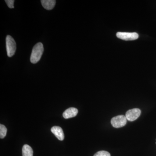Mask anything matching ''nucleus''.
Wrapping results in <instances>:
<instances>
[{"label": "nucleus", "instance_id": "obj_6", "mask_svg": "<svg viewBox=\"0 0 156 156\" xmlns=\"http://www.w3.org/2000/svg\"><path fill=\"white\" fill-rule=\"evenodd\" d=\"M51 131L59 140H63L64 139V134L61 127L53 126L51 129Z\"/></svg>", "mask_w": 156, "mask_h": 156}, {"label": "nucleus", "instance_id": "obj_1", "mask_svg": "<svg viewBox=\"0 0 156 156\" xmlns=\"http://www.w3.org/2000/svg\"><path fill=\"white\" fill-rule=\"evenodd\" d=\"M44 51V46L41 43H38L34 46L30 56V62L33 64L38 62L41 58Z\"/></svg>", "mask_w": 156, "mask_h": 156}, {"label": "nucleus", "instance_id": "obj_5", "mask_svg": "<svg viewBox=\"0 0 156 156\" xmlns=\"http://www.w3.org/2000/svg\"><path fill=\"white\" fill-rule=\"evenodd\" d=\"M141 114V111L139 108H135L129 110L126 112V116L128 121L133 122L139 118Z\"/></svg>", "mask_w": 156, "mask_h": 156}, {"label": "nucleus", "instance_id": "obj_10", "mask_svg": "<svg viewBox=\"0 0 156 156\" xmlns=\"http://www.w3.org/2000/svg\"><path fill=\"white\" fill-rule=\"evenodd\" d=\"M7 129L5 126L1 124L0 125V138H4L7 134Z\"/></svg>", "mask_w": 156, "mask_h": 156}, {"label": "nucleus", "instance_id": "obj_7", "mask_svg": "<svg viewBox=\"0 0 156 156\" xmlns=\"http://www.w3.org/2000/svg\"><path fill=\"white\" fill-rule=\"evenodd\" d=\"M78 110L75 108H70L66 109L63 112V117L64 119H68L70 118H73L77 115Z\"/></svg>", "mask_w": 156, "mask_h": 156}, {"label": "nucleus", "instance_id": "obj_8", "mask_svg": "<svg viewBox=\"0 0 156 156\" xmlns=\"http://www.w3.org/2000/svg\"><path fill=\"white\" fill-rule=\"evenodd\" d=\"M41 3L45 9L51 10L55 7L56 1L55 0H41Z\"/></svg>", "mask_w": 156, "mask_h": 156}, {"label": "nucleus", "instance_id": "obj_4", "mask_svg": "<svg viewBox=\"0 0 156 156\" xmlns=\"http://www.w3.org/2000/svg\"><path fill=\"white\" fill-rule=\"evenodd\" d=\"M117 37L124 41H134L138 38L139 35L136 33L122 32H119L116 34Z\"/></svg>", "mask_w": 156, "mask_h": 156}, {"label": "nucleus", "instance_id": "obj_9", "mask_svg": "<svg viewBox=\"0 0 156 156\" xmlns=\"http://www.w3.org/2000/svg\"><path fill=\"white\" fill-rule=\"evenodd\" d=\"M23 156H33V151L30 146L27 144L23 145L22 148Z\"/></svg>", "mask_w": 156, "mask_h": 156}, {"label": "nucleus", "instance_id": "obj_11", "mask_svg": "<svg viewBox=\"0 0 156 156\" xmlns=\"http://www.w3.org/2000/svg\"><path fill=\"white\" fill-rule=\"evenodd\" d=\"M94 156H111V154L106 151H101L98 152Z\"/></svg>", "mask_w": 156, "mask_h": 156}, {"label": "nucleus", "instance_id": "obj_3", "mask_svg": "<svg viewBox=\"0 0 156 156\" xmlns=\"http://www.w3.org/2000/svg\"><path fill=\"white\" fill-rule=\"evenodd\" d=\"M127 119L126 116L120 115L113 117L111 121L112 126L115 128H120L126 126Z\"/></svg>", "mask_w": 156, "mask_h": 156}, {"label": "nucleus", "instance_id": "obj_2", "mask_svg": "<svg viewBox=\"0 0 156 156\" xmlns=\"http://www.w3.org/2000/svg\"><path fill=\"white\" fill-rule=\"evenodd\" d=\"M6 44L7 55L9 57H12L16 52V42L12 37L8 35L6 38Z\"/></svg>", "mask_w": 156, "mask_h": 156}, {"label": "nucleus", "instance_id": "obj_12", "mask_svg": "<svg viewBox=\"0 0 156 156\" xmlns=\"http://www.w3.org/2000/svg\"><path fill=\"white\" fill-rule=\"evenodd\" d=\"M5 2L9 8L11 9H14V0H5Z\"/></svg>", "mask_w": 156, "mask_h": 156}]
</instances>
